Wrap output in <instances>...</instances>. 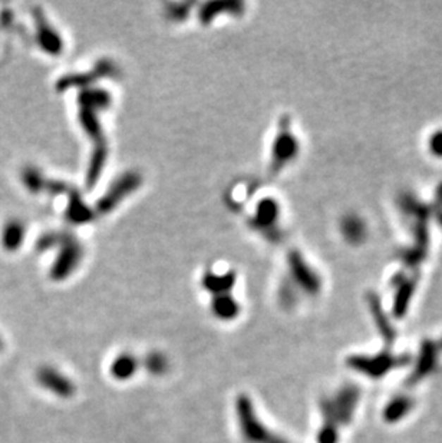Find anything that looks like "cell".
I'll return each instance as SVG.
<instances>
[{
    "mask_svg": "<svg viewBox=\"0 0 442 443\" xmlns=\"http://www.w3.org/2000/svg\"><path fill=\"white\" fill-rule=\"evenodd\" d=\"M140 178L134 174H128L125 175L123 180L118 182V185H115L106 196H104V199L99 203V210L104 213H108L109 210L113 208L115 204H118L121 199H123L125 195L124 194H130L131 191H134L138 187Z\"/></svg>",
    "mask_w": 442,
    "mask_h": 443,
    "instance_id": "ba28073f",
    "label": "cell"
},
{
    "mask_svg": "<svg viewBox=\"0 0 442 443\" xmlns=\"http://www.w3.org/2000/svg\"><path fill=\"white\" fill-rule=\"evenodd\" d=\"M408 357L404 356H393L388 351L379 353L374 357L367 356H352L348 358V365L350 369L364 373L369 378L378 379L385 376L389 370L405 365Z\"/></svg>",
    "mask_w": 442,
    "mask_h": 443,
    "instance_id": "7a4b0ae2",
    "label": "cell"
},
{
    "mask_svg": "<svg viewBox=\"0 0 442 443\" xmlns=\"http://www.w3.org/2000/svg\"><path fill=\"white\" fill-rule=\"evenodd\" d=\"M25 231H23V225L19 221H11L4 231V246L8 250H16L22 239H23Z\"/></svg>",
    "mask_w": 442,
    "mask_h": 443,
    "instance_id": "9a60e30c",
    "label": "cell"
},
{
    "mask_svg": "<svg viewBox=\"0 0 442 443\" xmlns=\"http://www.w3.org/2000/svg\"><path fill=\"white\" fill-rule=\"evenodd\" d=\"M2 346H4V344H2V340H0V350H2Z\"/></svg>",
    "mask_w": 442,
    "mask_h": 443,
    "instance_id": "603a6c76",
    "label": "cell"
},
{
    "mask_svg": "<svg viewBox=\"0 0 442 443\" xmlns=\"http://www.w3.org/2000/svg\"><path fill=\"white\" fill-rule=\"evenodd\" d=\"M342 228H343V232H345L346 238L349 241H352V243H357V241H362V239H364L365 234H367L364 223H362L356 217H348L343 221Z\"/></svg>",
    "mask_w": 442,
    "mask_h": 443,
    "instance_id": "e0dca14e",
    "label": "cell"
},
{
    "mask_svg": "<svg viewBox=\"0 0 442 443\" xmlns=\"http://www.w3.org/2000/svg\"><path fill=\"white\" fill-rule=\"evenodd\" d=\"M144 365H145V369H147L149 373L156 375V376L164 375V373L168 370V368H170L168 358H167L164 354L156 353V351L149 353V354L145 357Z\"/></svg>",
    "mask_w": 442,
    "mask_h": 443,
    "instance_id": "ac0fdd59",
    "label": "cell"
},
{
    "mask_svg": "<svg viewBox=\"0 0 442 443\" xmlns=\"http://www.w3.org/2000/svg\"><path fill=\"white\" fill-rule=\"evenodd\" d=\"M79 258H80V249L78 246L69 244L61 254L56 264L54 266L52 277L55 280H63L65 277H68V274L72 273L75 267L78 266Z\"/></svg>",
    "mask_w": 442,
    "mask_h": 443,
    "instance_id": "9c48e42d",
    "label": "cell"
},
{
    "mask_svg": "<svg viewBox=\"0 0 442 443\" xmlns=\"http://www.w3.org/2000/svg\"><path fill=\"white\" fill-rule=\"evenodd\" d=\"M429 148L434 155L442 158V131H438L431 137Z\"/></svg>",
    "mask_w": 442,
    "mask_h": 443,
    "instance_id": "44dd1931",
    "label": "cell"
},
{
    "mask_svg": "<svg viewBox=\"0 0 442 443\" xmlns=\"http://www.w3.org/2000/svg\"><path fill=\"white\" fill-rule=\"evenodd\" d=\"M436 366H438V344H434L432 342H424L417 368L411 373L408 383L410 385L418 383L425 376L431 375L436 369Z\"/></svg>",
    "mask_w": 442,
    "mask_h": 443,
    "instance_id": "8992f818",
    "label": "cell"
},
{
    "mask_svg": "<svg viewBox=\"0 0 442 443\" xmlns=\"http://www.w3.org/2000/svg\"><path fill=\"white\" fill-rule=\"evenodd\" d=\"M234 283V275L233 274H226V275H214V274H207L204 277V287L210 290L214 294H224Z\"/></svg>",
    "mask_w": 442,
    "mask_h": 443,
    "instance_id": "2e32d148",
    "label": "cell"
},
{
    "mask_svg": "<svg viewBox=\"0 0 442 443\" xmlns=\"http://www.w3.org/2000/svg\"><path fill=\"white\" fill-rule=\"evenodd\" d=\"M290 267H292L295 278L297 280V283L302 286L303 290L312 294L319 292L320 289L319 277L307 267V264L303 261V258L299 254L295 253L290 256Z\"/></svg>",
    "mask_w": 442,
    "mask_h": 443,
    "instance_id": "52a82bcc",
    "label": "cell"
},
{
    "mask_svg": "<svg viewBox=\"0 0 442 443\" xmlns=\"http://www.w3.org/2000/svg\"><path fill=\"white\" fill-rule=\"evenodd\" d=\"M412 293H414V283H412V281H410V283H407V285L400 286V290H399V293L396 296L395 306H393V313H395L396 317H402V316L405 314Z\"/></svg>",
    "mask_w": 442,
    "mask_h": 443,
    "instance_id": "d6986e66",
    "label": "cell"
},
{
    "mask_svg": "<svg viewBox=\"0 0 442 443\" xmlns=\"http://www.w3.org/2000/svg\"><path fill=\"white\" fill-rule=\"evenodd\" d=\"M266 443H289V442H288V440H285V439H281V437H278V436L270 435V436L267 437Z\"/></svg>",
    "mask_w": 442,
    "mask_h": 443,
    "instance_id": "7402d4cb",
    "label": "cell"
},
{
    "mask_svg": "<svg viewBox=\"0 0 442 443\" xmlns=\"http://www.w3.org/2000/svg\"><path fill=\"white\" fill-rule=\"evenodd\" d=\"M369 304H371L374 318H375L376 325H378V327H379V330H381L382 337L385 339L386 343H392L393 339H395V330H393V327L389 325V321H388V318H386V316H385V313H383V310H382V306H381L378 297L374 296V294L369 296Z\"/></svg>",
    "mask_w": 442,
    "mask_h": 443,
    "instance_id": "7c38bea8",
    "label": "cell"
},
{
    "mask_svg": "<svg viewBox=\"0 0 442 443\" xmlns=\"http://www.w3.org/2000/svg\"><path fill=\"white\" fill-rule=\"evenodd\" d=\"M36 379H37L40 386L45 387L49 392H52L56 396L69 397L73 394V390H75L73 383L66 376H63L62 373L55 370L54 368H49V366L40 368L37 370Z\"/></svg>",
    "mask_w": 442,
    "mask_h": 443,
    "instance_id": "5b68a950",
    "label": "cell"
},
{
    "mask_svg": "<svg viewBox=\"0 0 442 443\" xmlns=\"http://www.w3.org/2000/svg\"><path fill=\"white\" fill-rule=\"evenodd\" d=\"M339 442V432L338 428L333 425H326L321 428L317 433V443H338Z\"/></svg>",
    "mask_w": 442,
    "mask_h": 443,
    "instance_id": "ffe728a7",
    "label": "cell"
},
{
    "mask_svg": "<svg viewBox=\"0 0 442 443\" xmlns=\"http://www.w3.org/2000/svg\"><path fill=\"white\" fill-rule=\"evenodd\" d=\"M288 124L281 125V131L277 135L273 145V171H278L297 155L299 144L295 135L288 128Z\"/></svg>",
    "mask_w": 442,
    "mask_h": 443,
    "instance_id": "277c9868",
    "label": "cell"
},
{
    "mask_svg": "<svg viewBox=\"0 0 442 443\" xmlns=\"http://www.w3.org/2000/svg\"><path fill=\"white\" fill-rule=\"evenodd\" d=\"M359 400V389L355 386L342 387L333 399L321 401V415L326 425H348L353 416Z\"/></svg>",
    "mask_w": 442,
    "mask_h": 443,
    "instance_id": "6da1fadb",
    "label": "cell"
},
{
    "mask_svg": "<svg viewBox=\"0 0 442 443\" xmlns=\"http://www.w3.org/2000/svg\"><path fill=\"white\" fill-rule=\"evenodd\" d=\"M439 347H441V349H442V340H441V343H439Z\"/></svg>",
    "mask_w": 442,
    "mask_h": 443,
    "instance_id": "cb8c5ba5",
    "label": "cell"
},
{
    "mask_svg": "<svg viewBox=\"0 0 442 443\" xmlns=\"http://www.w3.org/2000/svg\"><path fill=\"white\" fill-rule=\"evenodd\" d=\"M278 214V207L276 206L274 201L264 199L259 204L257 213H256V223L254 225L259 228L269 227L276 221V217Z\"/></svg>",
    "mask_w": 442,
    "mask_h": 443,
    "instance_id": "5bb4252c",
    "label": "cell"
},
{
    "mask_svg": "<svg viewBox=\"0 0 442 443\" xmlns=\"http://www.w3.org/2000/svg\"><path fill=\"white\" fill-rule=\"evenodd\" d=\"M414 406H415L414 399L408 396H398L386 405L383 411V419L389 423H395L402 418H405L412 411Z\"/></svg>",
    "mask_w": 442,
    "mask_h": 443,
    "instance_id": "30bf717a",
    "label": "cell"
},
{
    "mask_svg": "<svg viewBox=\"0 0 442 443\" xmlns=\"http://www.w3.org/2000/svg\"><path fill=\"white\" fill-rule=\"evenodd\" d=\"M235 411L238 425L241 432H243L245 439L249 440L250 443H266L270 433L259 420L252 405V400L246 394H240L237 397Z\"/></svg>",
    "mask_w": 442,
    "mask_h": 443,
    "instance_id": "3957f363",
    "label": "cell"
},
{
    "mask_svg": "<svg viewBox=\"0 0 442 443\" xmlns=\"http://www.w3.org/2000/svg\"><path fill=\"white\" fill-rule=\"evenodd\" d=\"M138 369V361L133 354H121L111 365V375L116 380H128Z\"/></svg>",
    "mask_w": 442,
    "mask_h": 443,
    "instance_id": "8fae6325",
    "label": "cell"
},
{
    "mask_svg": "<svg viewBox=\"0 0 442 443\" xmlns=\"http://www.w3.org/2000/svg\"><path fill=\"white\" fill-rule=\"evenodd\" d=\"M211 307H213V313L221 320L234 318L240 311L235 300L227 294H217L213 300Z\"/></svg>",
    "mask_w": 442,
    "mask_h": 443,
    "instance_id": "4fadbf2b",
    "label": "cell"
}]
</instances>
